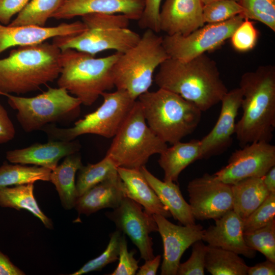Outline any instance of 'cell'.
<instances>
[{"mask_svg":"<svg viewBox=\"0 0 275 275\" xmlns=\"http://www.w3.org/2000/svg\"><path fill=\"white\" fill-rule=\"evenodd\" d=\"M154 81L159 88L180 95L202 112L221 102L228 91L216 62L206 53L187 61L169 58L159 66Z\"/></svg>","mask_w":275,"mask_h":275,"instance_id":"1","label":"cell"},{"mask_svg":"<svg viewBox=\"0 0 275 275\" xmlns=\"http://www.w3.org/2000/svg\"><path fill=\"white\" fill-rule=\"evenodd\" d=\"M242 115L235 133L240 147L255 142L270 143L275 128V67L262 65L241 76Z\"/></svg>","mask_w":275,"mask_h":275,"instance_id":"2","label":"cell"},{"mask_svg":"<svg viewBox=\"0 0 275 275\" xmlns=\"http://www.w3.org/2000/svg\"><path fill=\"white\" fill-rule=\"evenodd\" d=\"M61 51L44 42L19 46L0 59V95L25 94L58 78Z\"/></svg>","mask_w":275,"mask_h":275,"instance_id":"3","label":"cell"},{"mask_svg":"<svg viewBox=\"0 0 275 275\" xmlns=\"http://www.w3.org/2000/svg\"><path fill=\"white\" fill-rule=\"evenodd\" d=\"M121 53L95 58L72 49L61 51L58 87L77 98L81 104H93L101 94L115 87L112 69Z\"/></svg>","mask_w":275,"mask_h":275,"instance_id":"4","label":"cell"},{"mask_svg":"<svg viewBox=\"0 0 275 275\" xmlns=\"http://www.w3.org/2000/svg\"><path fill=\"white\" fill-rule=\"evenodd\" d=\"M137 100L149 128L166 143L181 141L200 122L202 111L195 104L167 90L148 91Z\"/></svg>","mask_w":275,"mask_h":275,"instance_id":"5","label":"cell"},{"mask_svg":"<svg viewBox=\"0 0 275 275\" xmlns=\"http://www.w3.org/2000/svg\"><path fill=\"white\" fill-rule=\"evenodd\" d=\"M86 29L80 34L53 38L61 51L72 49L95 56L107 50L124 53L139 42L141 36L128 28L130 19L121 14L90 13L81 16Z\"/></svg>","mask_w":275,"mask_h":275,"instance_id":"6","label":"cell"},{"mask_svg":"<svg viewBox=\"0 0 275 275\" xmlns=\"http://www.w3.org/2000/svg\"><path fill=\"white\" fill-rule=\"evenodd\" d=\"M169 58L162 44V37L146 30L136 44L120 53L115 62L112 69L115 87L137 100L149 91L155 70Z\"/></svg>","mask_w":275,"mask_h":275,"instance_id":"7","label":"cell"},{"mask_svg":"<svg viewBox=\"0 0 275 275\" xmlns=\"http://www.w3.org/2000/svg\"><path fill=\"white\" fill-rule=\"evenodd\" d=\"M113 138L105 155L117 167L140 170L168 147L147 125L138 100Z\"/></svg>","mask_w":275,"mask_h":275,"instance_id":"8","label":"cell"},{"mask_svg":"<svg viewBox=\"0 0 275 275\" xmlns=\"http://www.w3.org/2000/svg\"><path fill=\"white\" fill-rule=\"evenodd\" d=\"M103 102L95 111L86 115L69 128L48 124L42 128L50 140L70 141L86 134L106 138L114 137L127 117L136 100L125 91L117 89L101 94Z\"/></svg>","mask_w":275,"mask_h":275,"instance_id":"9","label":"cell"},{"mask_svg":"<svg viewBox=\"0 0 275 275\" xmlns=\"http://www.w3.org/2000/svg\"><path fill=\"white\" fill-rule=\"evenodd\" d=\"M9 105L17 111L16 118L26 132L42 130L46 125L76 113L80 100L62 88H51L37 96L24 97L3 94Z\"/></svg>","mask_w":275,"mask_h":275,"instance_id":"10","label":"cell"},{"mask_svg":"<svg viewBox=\"0 0 275 275\" xmlns=\"http://www.w3.org/2000/svg\"><path fill=\"white\" fill-rule=\"evenodd\" d=\"M244 19L239 14L225 21L204 24L187 35H165L162 44L170 58L189 61L221 46Z\"/></svg>","mask_w":275,"mask_h":275,"instance_id":"11","label":"cell"},{"mask_svg":"<svg viewBox=\"0 0 275 275\" xmlns=\"http://www.w3.org/2000/svg\"><path fill=\"white\" fill-rule=\"evenodd\" d=\"M187 190L194 218L217 219L233 209L231 185L205 173L188 184Z\"/></svg>","mask_w":275,"mask_h":275,"instance_id":"12","label":"cell"},{"mask_svg":"<svg viewBox=\"0 0 275 275\" xmlns=\"http://www.w3.org/2000/svg\"><path fill=\"white\" fill-rule=\"evenodd\" d=\"M236 150L228 163L213 174L230 185L250 177L262 178L275 166V146L269 142H255Z\"/></svg>","mask_w":275,"mask_h":275,"instance_id":"13","label":"cell"},{"mask_svg":"<svg viewBox=\"0 0 275 275\" xmlns=\"http://www.w3.org/2000/svg\"><path fill=\"white\" fill-rule=\"evenodd\" d=\"M106 215L114 223L118 230L130 238L139 249L142 259L147 260L154 257L150 234L158 232V228L153 214L125 197L119 206Z\"/></svg>","mask_w":275,"mask_h":275,"instance_id":"14","label":"cell"},{"mask_svg":"<svg viewBox=\"0 0 275 275\" xmlns=\"http://www.w3.org/2000/svg\"><path fill=\"white\" fill-rule=\"evenodd\" d=\"M153 216L163 245L161 274L176 275L183 254L194 242L202 240L203 228L196 223L177 225L162 215Z\"/></svg>","mask_w":275,"mask_h":275,"instance_id":"15","label":"cell"},{"mask_svg":"<svg viewBox=\"0 0 275 275\" xmlns=\"http://www.w3.org/2000/svg\"><path fill=\"white\" fill-rule=\"evenodd\" d=\"M242 94L239 87L228 91L221 102L218 118L211 130L200 140L201 159L220 154L231 145L236 119L241 107Z\"/></svg>","mask_w":275,"mask_h":275,"instance_id":"16","label":"cell"},{"mask_svg":"<svg viewBox=\"0 0 275 275\" xmlns=\"http://www.w3.org/2000/svg\"><path fill=\"white\" fill-rule=\"evenodd\" d=\"M86 29L80 21L53 26H10L0 23V54L10 47L40 44L57 37L74 36Z\"/></svg>","mask_w":275,"mask_h":275,"instance_id":"17","label":"cell"},{"mask_svg":"<svg viewBox=\"0 0 275 275\" xmlns=\"http://www.w3.org/2000/svg\"><path fill=\"white\" fill-rule=\"evenodd\" d=\"M201 0H164L159 14L160 32L187 35L205 23Z\"/></svg>","mask_w":275,"mask_h":275,"instance_id":"18","label":"cell"},{"mask_svg":"<svg viewBox=\"0 0 275 275\" xmlns=\"http://www.w3.org/2000/svg\"><path fill=\"white\" fill-rule=\"evenodd\" d=\"M145 0H64L52 15L56 19H70L90 13L121 14L139 20Z\"/></svg>","mask_w":275,"mask_h":275,"instance_id":"19","label":"cell"},{"mask_svg":"<svg viewBox=\"0 0 275 275\" xmlns=\"http://www.w3.org/2000/svg\"><path fill=\"white\" fill-rule=\"evenodd\" d=\"M214 225L204 229L202 240L218 247L253 258L256 251L248 246L243 237V221L231 210L214 219Z\"/></svg>","mask_w":275,"mask_h":275,"instance_id":"20","label":"cell"},{"mask_svg":"<svg viewBox=\"0 0 275 275\" xmlns=\"http://www.w3.org/2000/svg\"><path fill=\"white\" fill-rule=\"evenodd\" d=\"M80 148L79 142L74 140H50L44 144L37 143L24 148L9 150L6 153V158L11 163L33 164L52 171L62 158L78 152Z\"/></svg>","mask_w":275,"mask_h":275,"instance_id":"21","label":"cell"},{"mask_svg":"<svg viewBox=\"0 0 275 275\" xmlns=\"http://www.w3.org/2000/svg\"><path fill=\"white\" fill-rule=\"evenodd\" d=\"M125 197L123 182L117 172L78 197L74 208L79 214L89 216L103 209L117 208Z\"/></svg>","mask_w":275,"mask_h":275,"instance_id":"22","label":"cell"},{"mask_svg":"<svg viewBox=\"0 0 275 275\" xmlns=\"http://www.w3.org/2000/svg\"><path fill=\"white\" fill-rule=\"evenodd\" d=\"M117 170L123 182L125 197L142 205L151 214H159L166 218L172 216L140 170L117 167Z\"/></svg>","mask_w":275,"mask_h":275,"instance_id":"23","label":"cell"},{"mask_svg":"<svg viewBox=\"0 0 275 275\" xmlns=\"http://www.w3.org/2000/svg\"><path fill=\"white\" fill-rule=\"evenodd\" d=\"M140 170L175 219L182 225L196 223L190 206L184 199L178 184L173 181L160 180L149 171L145 166Z\"/></svg>","mask_w":275,"mask_h":275,"instance_id":"24","label":"cell"},{"mask_svg":"<svg viewBox=\"0 0 275 275\" xmlns=\"http://www.w3.org/2000/svg\"><path fill=\"white\" fill-rule=\"evenodd\" d=\"M171 145L159 154L158 162L164 172L163 181L175 182L183 170L201 159L200 140L179 141Z\"/></svg>","mask_w":275,"mask_h":275,"instance_id":"25","label":"cell"},{"mask_svg":"<svg viewBox=\"0 0 275 275\" xmlns=\"http://www.w3.org/2000/svg\"><path fill=\"white\" fill-rule=\"evenodd\" d=\"M82 166L80 155L77 153L68 155L51 171L50 181L56 187L63 208H74L78 198L75 175Z\"/></svg>","mask_w":275,"mask_h":275,"instance_id":"26","label":"cell"},{"mask_svg":"<svg viewBox=\"0 0 275 275\" xmlns=\"http://www.w3.org/2000/svg\"><path fill=\"white\" fill-rule=\"evenodd\" d=\"M233 196L232 210L244 219L257 209L270 193L262 178L250 177L231 185Z\"/></svg>","mask_w":275,"mask_h":275,"instance_id":"27","label":"cell"},{"mask_svg":"<svg viewBox=\"0 0 275 275\" xmlns=\"http://www.w3.org/2000/svg\"><path fill=\"white\" fill-rule=\"evenodd\" d=\"M34 183L0 188V206L17 210H26L39 218L46 228L52 229V222L39 206L34 195Z\"/></svg>","mask_w":275,"mask_h":275,"instance_id":"28","label":"cell"},{"mask_svg":"<svg viewBox=\"0 0 275 275\" xmlns=\"http://www.w3.org/2000/svg\"><path fill=\"white\" fill-rule=\"evenodd\" d=\"M239 255L208 245L205 269L212 275H246L249 266Z\"/></svg>","mask_w":275,"mask_h":275,"instance_id":"29","label":"cell"},{"mask_svg":"<svg viewBox=\"0 0 275 275\" xmlns=\"http://www.w3.org/2000/svg\"><path fill=\"white\" fill-rule=\"evenodd\" d=\"M51 170L37 166L4 163L0 166V188L34 183L37 181H49Z\"/></svg>","mask_w":275,"mask_h":275,"instance_id":"30","label":"cell"},{"mask_svg":"<svg viewBox=\"0 0 275 275\" xmlns=\"http://www.w3.org/2000/svg\"><path fill=\"white\" fill-rule=\"evenodd\" d=\"M64 0H31L8 25L44 26Z\"/></svg>","mask_w":275,"mask_h":275,"instance_id":"31","label":"cell"},{"mask_svg":"<svg viewBox=\"0 0 275 275\" xmlns=\"http://www.w3.org/2000/svg\"><path fill=\"white\" fill-rule=\"evenodd\" d=\"M117 167L107 156L100 161L82 166L77 171L76 187L78 197L117 172Z\"/></svg>","mask_w":275,"mask_h":275,"instance_id":"32","label":"cell"},{"mask_svg":"<svg viewBox=\"0 0 275 275\" xmlns=\"http://www.w3.org/2000/svg\"><path fill=\"white\" fill-rule=\"evenodd\" d=\"M243 237L248 246L275 262V219L254 231L243 233Z\"/></svg>","mask_w":275,"mask_h":275,"instance_id":"33","label":"cell"},{"mask_svg":"<svg viewBox=\"0 0 275 275\" xmlns=\"http://www.w3.org/2000/svg\"><path fill=\"white\" fill-rule=\"evenodd\" d=\"M244 19L263 23L275 31V0H238Z\"/></svg>","mask_w":275,"mask_h":275,"instance_id":"34","label":"cell"},{"mask_svg":"<svg viewBox=\"0 0 275 275\" xmlns=\"http://www.w3.org/2000/svg\"><path fill=\"white\" fill-rule=\"evenodd\" d=\"M243 9L234 0H216L203 4V18L204 23H214L227 20L240 14Z\"/></svg>","mask_w":275,"mask_h":275,"instance_id":"35","label":"cell"},{"mask_svg":"<svg viewBox=\"0 0 275 275\" xmlns=\"http://www.w3.org/2000/svg\"><path fill=\"white\" fill-rule=\"evenodd\" d=\"M122 233L119 230L113 232L105 250L98 257L89 261L71 275H81L101 270L107 265L118 260L120 243Z\"/></svg>","mask_w":275,"mask_h":275,"instance_id":"36","label":"cell"},{"mask_svg":"<svg viewBox=\"0 0 275 275\" xmlns=\"http://www.w3.org/2000/svg\"><path fill=\"white\" fill-rule=\"evenodd\" d=\"M275 219V193H270L265 200L247 217L242 219L243 233L254 231Z\"/></svg>","mask_w":275,"mask_h":275,"instance_id":"37","label":"cell"},{"mask_svg":"<svg viewBox=\"0 0 275 275\" xmlns=\"http://www.w3.org/2000/svg\"><path fill=\"white\" fill-rule=\"evenodd\" d=\"M259 32L253 21L244 19L230 37L232 47L236 51L246 52L256 46Z\"/></svg>","mask_w":275,"mask_h":275,"instance_id":"38","label":"cell"},{"mask_svg":"<svg viewBox=\"0 0 275 275\" xmlns=\"http://www.w3.org/2000/svg\"><path fill=\"white\" fill-rule=\"evenodd\" d=\"M191 254L185 262L179 265L177 274L204 275L205 269V256L208 245L202 240L194 242L192 245Z\"/></svg>","mask_w":275,"mask_h":275,"instance_id":"39","label":"cell"},{"mask_svg":"<svg viewBox=\"0 0 275 275\" xmlns=\"http://www.w3.org/2000/svg\"><path fill=\"white\" fill-rule=\"evenodd\" d=\"M135 252H128L125 234L122 233L119 249V263L115 270L109 275H134L138 269V262L134 257Z\"/></svg>","mask_w":275,"mask_h":275,"instance_id":"40","label":"cell"},{"mask_svg":"<svg viewBox=\"0 0 275 275\" xmlns=\"http://www.w3.org/2000/svg\"><path fill=\"white\" fill-rule=\"evenodd\" d=\"M162 0H145V7L138 20L141 29L160 32L159 14Z\"/></svg>","mask_w":275,"mask_h":275,"instance_id":"41","label":"cell"},{"mask_svg":"<svg viewBox=\"0 0 275 275\" xmlns=\"http://www.w3.org/2000/svg\"><path fill=\"white\" fill-rule=\"evenodd\" d=\"M31 0H0V23L8 25Z\"/></svg>","mask_w":275,"mask_h":275,"instance_id":"42","label":"cell"},{"mask_svg":"<svg viewBox=\"0 0 275 275\" xmlns=\"http://www.w3.org/2000/svg\"><path fill=\"white\" fill-rule=\"evenodd\" d=\"M15 128L8 112L0 103V144L13 140L15 135Z\"/></svg>","mask_w":275,"mask_h":275,"instance_id":"43","label":"cell"},{"mask_svg":"<svg viewBox=\"0 0 275 275\" xmlns=\"http://www.w3.org/2000/svg\"><path fill=\"white\" fill-rule=\"evenodd\" d=\"M248 275H274L275 274V262L268 259L256 264L253 266L249 267Z\"/></svg>","mask_w":275,"mask_h":275,"instance_id":"44","label":"cell"},{"mask_svg":"<svg viewBox=\"0 0 275 275\" xmlns=\"http://www.w3.org/2000/svg\"><path fill=\"white\" fill-rule=\"evenodd\" d=\"M25 273L14 264L0 250V275H24Z\"/></svg>","mask_w":275,"mask_h":275,"instance_id":"45","label":"cell"},{"mask_svg":"<svg viewBox=\"0 0 275 275\" xmlns=\"http://www.w3.org/2000/svg\"><path fill=\"white\" fill-rule=\"evenodd\" d=\"M160 255H157L151 259L145 260V263L138 269L136 274L155 275L160 265Z\"/></svg>","mask_w":275,"mask_h":275,"instance_id":"46","label":"cell"},{"mask_svg":"<svg viewBox=\"0 0 275 275\" xmlns=\"http://www.w3.org/2000/svg\"><path fill=\"white\" fill-rule=\"evenodd\" d=\"M262 178L269 192L275 193V166L270 168Z\"/></svg>","mask_w":275,"mask_h":275,"instance_id":"47","label":"cell"},{"mask_svg":"<svg viewBox=\"0 0 275 275\" xmlns=\"http://www.w3.org/2000/svg\"><path fill=\"white\" fill-rule=\"evenodd\" d=\"M201 1L202 2L203 4H207L208 3H209V2L214 1H216V0H201ZM234 1L238 2V0H234Z\"/></svg>","mask_w":275,"mask_h":275,"instance_id":"48","label":"cell"}]
</instances>
